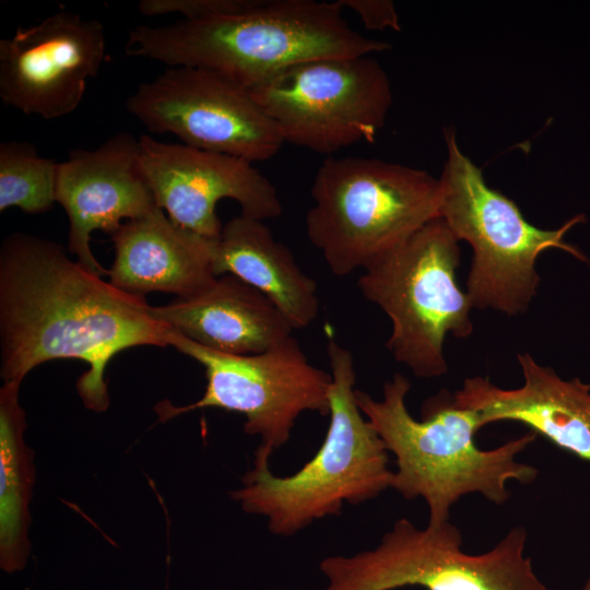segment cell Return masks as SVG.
Instances as JSON below:
<instances>
[{"mask_svg": "<svg viewBox=\"0 0 590 590\" xmlns=\"http://www.w3.org/2000/svg\"><path fill=\"white\" fill-rule=\"evenodd\" d=\"M168 326L142 295L125 292L63 247L27 233L8 235L0 247V350L4 382H22L36 366L76 358L88 364L76 382L87 409L109 404L104 379L120 351L167 346Z\"/></svg>", "mask_w": 590, "mask_h": 590, "instance_id": "obj_1", "label": "cell"}, {"mask_svg": "<svg viewBox=\"0 0 590 590\" xmlns=\"http://www.w3.org/2000/svg\"><path fill=\"white\" fill-rule=\"evenodd\" d=\"M343 9L340 0H257L233 14L137 26L125 51L168 68L208 69L250 91L299 62L390 49L355 31Z\"/></svg>", "mask_w": 590, "mask_h": 590, "instance_id": "obj_2", "label": "cell"}, {"mask_svg": "<svg viewBox=\"0 0 590 590\" xmlns=\"http://www.w3.org/2000/svg\"><path fill=\"white\" fill-rule=\"evenodd\" d=\"M410 389V380L397 373L385 382L381 400L359 389H355V399L396 458L391 488L405 499H424L428 526L449 521L450 508L465 495L480 494L503 505L510 497L509 482H534L538 469L517 457L536 434L529 430L498 447L482 449L475 435L484 426L475 410L457 405L445 391L426 400L422 418L416 420L405 403Z\"/></svg>", "mask_w": 590, "mask_h": 590, "instance_id": "obj_3", "label": "cell"}, {"mask_svg": "<svg viewBox=\"0 0 590 590\" xmlns=\"http://www.w3.org/2000/svg\"><path fill=\"white\" fill-rule=\"evenodd\" d=\"M326 349L332 382L321 446L292 475L253 465L243 487L231 493L244 511L266 517L275 535H293L318 519L339 516L344 503L358 505L391 488L389 452L355 399L354 357L329 335Z\"/></svg>", "mask_w": 590, "mask_h": 590, "instance_id": "obj_4", "label": "cell"}, {"mask_svg": "<svg viewBox=\"0 0 590 590\" xmlns=\"http://www.w3.org/2000/svg\"><path fill=\"white\" fill-rule=\"evenodd\" d=\"M309 241L329 270H365L439 217V178L423 169L365 157H327L311 186Z\"/></svg>", "mask_w": 590, "mask_h": 590, "instance_id": "obj_5", "label": "cell"}, {"mask_svg": "<svg viewBox=\"0 0 590 590\" xmlns=\"http://www.w3.org/2000/svg\"><path fill=\"white\" fill-rule=\"evenodd\" d=\"M445 141L439 217L473 250L467 294L473 307L508 316L523 314L538 293L536 260L542 252L556 248L588 262L564 239L587 219L578 214L556 229L535 227L515 201L488 187L482 169L461 152L452 128L445 130Z\"/></svg>", "mask_w": 590, "mask_h": 590, "instance_id": "obj_6", "label": "cell"}, {"mask_svg": "<svg viewBox=\"0 0 590 590\" xmlns=\"http://www.w3.org/2000/svg\"><path fill=\"white\" fill-rule=\"evenodd\" d=\"M459 264V240L438 217L358 279L363 296L391 321L386 347L416 377L445 375L446 337L465 339L473 332V304L457 282Z\"/></svg>", "mask_w": 590, "mask_h": 590, "instance_id": "obj_7", "label": "cell"}, {"mask_svg": "<svg viewBox=\"0 0 590 590\" xmlns=\"http://www.w3.org/2000/svg\"><path fill=\"white\" fill-rule=\"evenodd\" d=\"M527 540V530L515 527L489 551L468 554L450 521L420 529L400 518L375 548L327 557L320 570L329 579L326 590H550L526 555Z\"/></svg>", "mask_w": 590, "mask_h": 590, "instance_id": "obj_8", "label": "cell"}, {"mask_svg": "<svg viewBox=\"0 0 590 590\" xmlns=\"http://www.w3.org/2000/svg\"><path fill=\"white\" fill-rule=\"evenodd\" d=\"M168 345L204 368L203 396L186 406L163 401L155 406L162 422L204 408L237 412L244 430L259 436L253 465H269L304 412L329 415L331 374L309 363L297 340L257 354L232 355L201 346L168 327Z\"/></svg>", "mask_w": 590, "mask_h": 590, "instance_id": "obj_9", "label": "cell"}, {"mask_svg": "<svg viewBox=\"0 0 590 590\" xmlns=\"http://www.w3.org/2000/svg\"><path fill=\"white\" fill-rule=\"evenodd\" d=\"M250 93L285 142L321 154L374 142L392 104L388 75L371 55L299 62Z\"/></svg>", "mask_w": 590, "mask_h": 590, "instance_id": "obj_10", "label": "cell"}, {"mask_svg": "<svg viewBox=\"0 0 590 590\" xmlns=\"http://www.w3.org/2000/svg\"><path fill=\"white\" fill-rule=\"evenodd\" d=\"M126 108L151 132L251 163L270 160L285 143L249 90L208 69L168 68L141 83Z\"/></svg>", "mask_w": 590, "mask_h": 590, "instance_id": "obj_11", "label": "cell"}, {"mask_svg": "<svg viewBox=\"0 0 590 590\" xmlns=\"http://www.w3.org/2000/svg\"><path fill=\"white\" fill-rule=\"evenodd\" d=\"M102 22L57 11L0 40V97L25 115L56 119L74 111L105 59Z\"/></svg>", "mask_w": 590, "mask_h": 590, "instance_id": "obj_12", "label": "cell"}, {"mask_svg": "<svg viewBox=\"0 0 590 590\" xmlns=\"http://www.w3.org/2000/svg\"><path fill=\"white\" fill-rule=\"evenodd\" d=\"M140 164L156 205L177 226L216 240L223 225L220 200H235L241 214L264 221L282 214L278 189L251 162L188 146L139 138Z\"/></svg>", "mask_w": 590, "mask_h": 590, "instance_id": "obj_13", "label": "cell"}, {"mask_svg": "<svg viewBox=\"0 0 590 590\" xmlns=\"http://www.w3.org/2000/svg\"><path fill=\"white\" fill-rule=\"evenodd\" d=\"M139 139L118 132L94 150L75 149L59 164L56 202L70 222L68 250L90 271H107L94 257L91 234L113 235L123 220L145 216L156 208L140 164Z\"/></svg>", "mask_w": 590, "mask_h": 590, "instance_id": "obj_14", "label": "cell"}, {"mask_svg": "<svg viewBox=\"0 0 590 590\" xmlns=\"http://www.w3.org/2000/svg\"><path fill=\"white\" fill-rule=\"evenodd\" d=\"M522 386L504 389L488 378L464 379L453 402L475 410L483 426L511 421L526 425L554 446L590 462V384L559 377L529 353L517 356Z\"/></svg>", "mask_w": 590, "mask_h": 590, "instance_id": "obj_15", "label": "cell"}, {"mask_svg": "<svg viewBox=\"0 0 590 590\" xmlns=\"http://www.w3.org/2000/svg\"><path fill=\"white\" fill-rule=\"evenodd\" d=\"M110 237L115 259L107 275L125 292L142 296L165 292L187 298L217 278L215 240L177 226L160 208L125 222Z\"/></svg>", "mask_w": 590, "mask_h": 590, "instance_id": "obj_16", "label": "cell"}, {"mask_svg": "<svg viewBox=\"0 0 590 590\" xmlns=\"http://www.w3.org/2000/svg\"><path fill=\"white\" fill-rule=\"evenodd\" d=\"M152 314L190 341L232 355L271 350L294 331L266 295L233 274L217 276L193 296L152 307Z\"/></svg>", "mask_w": 590, "mask_h": 590, "instance_id": "obj_17", "label": "cell"}, {"mask_svg": "<svg viewBox=\"0 0 590 590\" xmlns=\"http://www.w3.org/2000/svg\"><path fill=\"white\" fill-rule=\"evenodd\" d=\"M213 270L216 276L233 274L261 292L294 330L308 327L318 316L316 282L263 221L240 214L226 222L214 244Z\"/></svg>", "mask_w": 590, "mask_h": 590, "instance_id": "obj_18", "label": "cell"}, {"mask_svg": "<svg viewBox=\"0 0 590 590\" xmlns=\"http://www.w3.org/2000/svg\"><path fill=\"white\" fill-rule=\"evenodd\" d=\"M21 382H4L0 389V564L12 573L22 569L30 553L34 469L24 442L25 413L19 403Z\"/></svg>", "mask_w": 590, "mask_h": 590, "instance_id": "obj_19", "label": "cell"}, {"mask_svg": "<svg viewBox=\"0 0 590 590\" xmlns=\"http://www.w3.org/2000/svg\"><path fill=\"white\" fill-rule=\"evenodd\" d=\"M59 164L39 155L28 142L0 144V211L19 208L31 214L49 211L56 202Z\"/></svg>", "mask_w": 590, "mask_h": 590, "instance_id": "obj_20", "label": "cell"}, {"mask_svg": "<svg viewBox=\"0 0 590 590\" xmlns=\"http://www.w3.org/2000/svg\"><path fill=\"white\" fill-rule=\"evenodd\" d=\"M257 0H141L138 9L145 16L178 13L182 19L199 20L244 11Z\"/></svg>", "mask_w": 590, "mask_h": 590, "instance_id": "obj_21", "label": "cell"}, {"mask_svg": "<svg viewBox=\"0 0 590 590\" xmlns=\"http://www.w3.org/2000/svg\"><path fill=\"white\" fill-rule=\"evenodd\" d=\"M343 8L354 11L366 28L400 31L399 17L393 3L389 0H340Z\"/></svg>", "mask_w": 590, "mask_h": 590, "instance_id": "obj_22", "label": "cell"}, {"mask_svg": "<svg viewBox=\"0 0 590 590\" xmlns=\"http://www.w3.org/2000/svg\"><path fill=\"white\" fill-rule=\"evenodd\" d=\"M582 590H590V576H589V578L587 579V581H586V583H585Z\"/></svg>", "mask_w": 590, "mask_h": 590, "instance_id": "obj_23", "label": "cell"}]
</instances>
